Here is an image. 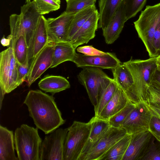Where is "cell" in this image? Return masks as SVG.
I'll list each match as a JSON object with an SVG mask.
<instances>
[{
  "label": "cell",
  "mask_w": 160,
  "mask_h": 160,
  "mask_svg": "<svg viewBox=\"0 0 160 160\" xmlns=\"http://www.w3.org/2000/svg\"><path fill=\"white\" fill-rule=\"evenodd\" d=\"M52 95L40 90H31L23 103L28 108L29 116L36 127L48 134L65 122Z\"/></svg>",
  "instance_id": "obj_1"
},
{
  "label": "cell",
  "mask_w": 160,
  "mask_h": 160,
  "mask_svg": "<svg viewBox=\"0 0 160 160\" xmlns=\"http://www.w3.org/2000/svg\"><path fill=\"white\" fill-rule=\"evenodd\" d=\"M157 57L146 60L130 59L123 63L130 71L133 77L132 86L125 92L129 100L134 104L147 103L148 88L157 70Z\"/></svg>",
  "instance_id": "obj_2"
},
{
  "label": "cell",
  "mask_w": 160,
  "mask_h": 160,
  "mask_svg": "<svg viewBox=\"0 0 160 160\" xmlns=\"http://www.w3.org/2000/svg\"><path fill=\"white\" fill-rule=\"evenodd\" d=\"M14 139L18 160H40L42 140L37 128L21 125L15 130Z\"/></svg>",
  "instance_id": "obj_3"
},
{
  "label": "cell",
  "mask_w": 160,
  "mask_h": 160,
  "mask_svg": "<svg viewBox=\"0 0 160 160\" xmlns=\"http://www.w3.org/2000/svg\"><path fill=\"white\" fill-rule=\"evenodd\" d=\"M82 68L78 75V78L85 88L95 110L102 95L112 79L101 68L91 67Z\"/></svg>",
  "instance_id": "obj_4"
},
{
  "label": "cell",
  "mask_w": 160,
  "mask_h": 160,
  "mask_svg": "<svg viewBox=\"0 0 160 160\" xmlns=\"http://www.w3.org/2000/svg\"><path fill=\"white\" fill-rule=\"evenodd\" d=\"M160 22V2L153 6H147L138 19L134 22L139 37L143 42L150 58L155 57L152 39Z\"/></svg>",
  "instance_id": "obj_5"
},
{
  "label": "cell",
  "mask_w": 160,
  "mask_h": 160,
  "mask_svg": "<svg viewBox=\"0 0 160 160\" xmlns=\"http://www.w3.org/2000/svg\"><path fill=\"white\" fill-rule=\"evenodd\" d=\"M68 128L64 145L63 160H78L88 138L91 122L74 121Z\"/></svg>",
  "instance_id": "obj_6"
},
{
  "label": "cell",
  "mask_w": 160,
  "mask_h": 160,
  "mask_svg": "<svg viewBox=\"0 0 160 160\" xmlns=\"http://www.w3.org/2000/svg\"><path fill=\"white\" fill-rule=\"evenodd\" d=\"M18 63L13 47L10 44L0 53V87L8 93L18 86L17 82Z\"/></svg>",
  "instance_id": "obj_7"
},
{
  "label": "cell",
  "mask_w": 160,
  "mask_h": 160,
  "mask_svg": "<svg viewBox=\"0 0 160 160\" xmlns=\"http://www.w3.org/2000/svg\"><path fill=\"white\" fill-rule=\"evenodd\" d=\"M26 2L21 8V19L15 28L13 34L15 38L23 36L29 47L41 15L37 11L33 1Z\"/></svg>",
  "instance_id": "obj_8"
},
{
  "label": "cell",
  "mask_w": 160,
  "mask_h": 160,
  "mask_svg": "<svg viewBox=\"0 0 160 160\" xmlns=\"http://www.w3.org/2000/svg\"><path fill=\"white\" fill-rule=\"evenodd\" d=\"M68 128H57L46 135L41 144L40 160H63L65 140Z\"/></svg>",
  "instance_id": "obj_9"
},
{
  "label": "cell",
  "mask_w": 160,
  "mask_h": 160,
  "mask_svg": "<svg viewBox=\"0 0 160 160\" xmlns=\"http://www.w3.org/2000/svg\"><path fill=\"white\" fill-rule=\"evenodd\" d=\"M152 115L147 104L142 102L135 104L123 122L121 128L129 134L148 130Z\"/></svg>",
  "instance_id": "obj_10"
},
{
  "label": "cell",
  "mask_w": 160,
  "mask_h": 160,
  "mask_svg": "<svg viewBox=\"0 0 160 160\" xmlns=\"http://www.w3.org/2000/svg\"><path fill=\"white\" fill-rule=\"evenodd\" d=\"M76 13L65 11L56 18L47 19L49 42L55 43L68 42V36L71 23Z\"/></svg>",
  "instance_id": "obj_11"
},
{
  "label": "cell",
  "mask_w": 160,
  "mask_h": 160,
  "mask_svg": "<svg viewBox=\"0 0 160 160\" xmlns=\"http://www.w3.org/2000/svg\"><path fill=\"white\" fill-rule=\"evenodd\" d=\"M54 44L55 43L49 41L31 63L27 77L28 87L47 69L50 68L52 62Z\"/></svg>",
  "instance_id": "obj_12"
},
{
  "label": "cell",
  "mask_w": 160,
  "mask_h": 160,
  "mask_svg": "<svg viewBox=\"0 0 160 160\" xmlns=\"http://www.w3.org/2000/svg\"><path fill=\"white\" fill-rule=\"evenodd\" d=\"M72 62L78 68L91 67L110 69L121 63L115 54L109 52L104 55L94 56L76 52Z\"/></svg>",
  "instance_id": "obj_13"
},
{
  "label": "cell",
  "mask_w": 160,
  "mask_h": 160,
  "mask_svg": "<svg viewBox=\"0 0 160 160\" xmlns=\"http://www.w3.org/2000/svg\"><path fill=\"white\" fill-rule=\"evenodd\" d=\"M131 135L130 143L122 160H142L154 137L149 130Z\"/></svg>",
  "instance_id": "obj_14"
},
{
  "label": "cell",
  "mask_w": 160,
  "mask_h": 160,
  "mask_svg": "<svg viewBox=\"0 0 160 160\" xmlns=\"http://www.w3.org/2000/svg\"><path fill=\"white\" fill-rule=\"evenodd\" d=\"M127 134L122 128L111 127L90 151L84 160H98L113 145Z\"/></svg>",
  "instance_id": "obj_15"
},
{
  "label": "cell",
  "mask_w": 160,
  "mask_h": 160,
  "mask_svg": "<svg viewBox=\"0 0 160 160\" xmlns=\"http://www.w3.org/2000/svg\"><path fill=\"white\" fill-rule=\"evenodd\" d=\"M49 42L47 19L41 15L28 47V62L30 66Z\"/></svg>",
  "instance_id": "obj_16"
},
{
  "label": "cell",
  "mask_w": 160,
  "mask_h": 160,
  "mask_svg": "<svg viewBox=\"0 0 160 160\" xmlns=\"http://www.w3.org/2000/svg\"><path fill=\"white\" fill-rule=\"evenodd\" d=\"M100 15L97 10L89 18L69 41L76 49L80 45L87 44L95 36L98 28Z\"/></svg>",
  "instance_id": "obj_17"
},
{
  "label": "cell",
  "mask_w": 160,
  "mask_h": 160,
  "mask_svg": "<svg viewBox=\"0 0 160 160\" xmlns=\"http://www.w3.org/2000/svg\"><path fill=\"white\" fill-rule=\"evenodd\" d=\"M91 124L90 133L78 160H84L89 152L111 127L108 120L95 116L89 121Z\"/></svg>",
  "instance_id": "obj_18"
},
{
  "label": "cell",
  "mask_w": 160,
  "mask_h": 160,
  "mask_svg": "<svg viewBox=\"0 0 160 160\" xmlns=\"http://www.w3.org/2000/svg\"><path fill=\"white\" fill-rule=\"evenodd\" d=\"M127 21L122 2L107 27L102 30L103 35L107 44L113 43L119 38Z\"/></svg>",
  "instance_id": "obj_19"
},
{
  "label": "cell",
  "mask_w": 160,
  "mask_h": 160,
  "mask_svg": "<svg viewBox=\"0 0 160 160\" xmlns=\"http://www.w3.org/2000/svg\"><path fill=\"white\" fill-rule=\"evenodd\" d=\"M129 101L125 92L118 86L112 98L96 117L108 120L110 118L123 108Z\"/></svg>",
  "instance_id": "obj_20"
},
{
  "label": "cell",
  "mask_w": 160,
  "mask_h": 160,
  "mask_svg": "<svg viewBox=\"0 0 160 160\" xmlns=\"http://www.w3.org/2000/svg\"><path fill=\"white\" fill-rule=\"evenodd\" d=\"M14 135L12 131L0 126V160H18L15 153Z\"/></svg>",
  "instance_id": "obj_21"
},
{
  "label": "cell",
  "mask_w": 160,
  "mask_h": 160,
  "mask_svg": "<svg viewBox=\"0 0 160 160\" xmlns=\"http://www.w3.org/2000/svg\"><path fill=\"white\" fill-rule=\"evenodd\" d=\"M39 88L53 95L55 94L64 90L70 87L68 81L65 78L60 76L47 75L39 82Z\"/></svg>",
  "instance_id": "obj_22"
},
{
  "label": "cell",
  "mask_w": 160,
  "mask_h": 160,
  "mask_svg": "<svg viewBox=\"0 0 160 160\" xmlns=\"http://www.w3.org/2000/svg\"><path fill=\"white\" fill-rule=\"evenodd\" d=\"M122 0H99L100 17L98 28L103 30L107 27Z\"/></svg>",
  "instance_id": "obj_23"
},
{
  "label": "cell",
  "mask_w": 160,
  "mask_h": 160,
  "mask_svg": "<svg viewBox=\"0 0 160 160\" xmlns=\"http://www.w3.org/2000/svg\"><path fill=\"white\" fill-rule=\"evenodd\" d=\"M76 52L75 49L69 42H61L55 43L52 62L50 68L56 67L66 61L72 62Z\"/></svg>",
  "instance_id": "obj_24"
},
{
  "label": "cell",
  "mask_w": 160,
  "mask_h": 160,
  "mask_svg": "<svg viewBox=\"0 0 160 160\" xmlns=\"http://www.w3.org/2000/svg\"><path fill=\"white\" fill-rule=\"evenodd\" d=\"M131 134H127L98 160H122L130 143Z\"/></svg>",
  "instance_id": "obj_25"
},
{
  "label": "cell",
  "mask_w": 160,
  "mask_h": 160,
  "mask_svg": "<svg viewBox=\"0 0 160 160\" xmlns=\"http://www.w3.org/2000/svg\"><path fill=\"white\" fill-rule=\"evenodd\" d=\"M111 70L113 80L126 92L133 83L130 71L123 63Z\"/></svg>",
  "instance_id": "obj_26"
},
{
  "label": "cell",
  "mask_w": 160,
  "mask_h": 160,
  "mask_svg": "<svg viewBox=\"0 0 160 160\" xmlns=\"http://www.w3.org/2000/svg\"><path fill=\"white\" fill-rule=\"evenodd\" d=\"M97 9L95 4L76 13L71 23L68 36L69 42L89 18Z\"/></svg>",
  "instance_id": "obj_27"
},
{
  "label": "cell",
  "mask_w": 160,
  "mask_h": 160,
  "mask_svg": "<svg viewBox=\"0 0 160 160\" xmlns=\"http://www.w3.org/2000/svg\"><path fill=\"white\" fill-rule=\"evenodd\" d=\"M15 58L18 64L22 65H29L28 62V47L25 37L21 35L11 41Z\"/></svg>",
  "instance_id": "obj_28"
},
{
  "label": "cell",
  "mask_w": 160,
  "mask_h": 160,
  "mask_svg": "<svg viewBox=\"0 0 160 160\" xmlns=\"http://www.w3.org/2000/svg\"><path fill=\"white\" fill-rule=\"evenodd\" d=\"M118 85L112 79L107 88L102 95L96 109L94 110L95 117H97L105 106L112 98Z\"/></svg>",
  "instance_id": "obj_29"
},
{
  "label": "cell",
  "mask_w": 160,
  "mask_h": 160,
  "mask_svg": "<svg viewBox=\"0 0 160 160\" xmlns=\"http://www.w3.org/2000/svg\"><path fill=\"white\" fill-rule=\"evenodd\" d=\"M36 8L41 15L59 9L60 0H33Z\"/></svg>",
  "instance_id": "obj_30"
},
{
  "label": "cell",
  "mask_w": 160,
  "mask_h": 160,
  "mask_svg": "<svg viewBox=\"0 0 160 160\" xmlns=\"http://www.w3.org/2000/svg\"><path fill=\"white\" fill-rule=\"evenodd\" d=\"M135 106V104L129 100L127 104L123 108L108 120L111 126L115 128H121L123 122L129 114L134 108Z\"/></svg>",
  "instance_id": "obj_31"
},
{
  "label": "cell",
  "mask_w": 160,
  "mask_h": 160,
  "mask_svg": "<svg viewBox=\"0 0 160 160\" xmlns=\"http://www.w3.org/2000/svg\"><path fill=\"white\" fill-rule=\"evenodd\" d=\"M147 0H123L127 20L135 16L142 10Z\"/></svg>",
  "instance_id": "obj_32"
},
{
  "label": "cell",
  "mask_w": 160,
  "mask_h": 160,
  "mask_svg": "<svg viewBox=\"0 0 160 160\" xmlns=\"http://www.w3.org/2000/svg\"><path fill=\"white\" fill-rule=\"evenodd\" d=\"M97 0H69L67 2V12L76 13L79 11L95 4Z\"/></svg>",
  "instance_id": "obj_33"
},
{
  "label": "cell",
  "mask_w": 160,
  "mask_h": 160,
  "mask_svg": "<svg viewBox=\"0 0 160 160\" xmlns=\"http://www.w3.org/2000/svg\"><path fill=\"white\" fill-rule=\"evenodd\" d=\"M147 103L148 105L160 106V85L154 81L148 88Z\"/></svg>",
  "instance_id": "obj_34"
},
{
  "label": "cell",
  "mask_w": 160,
  "mask_h": 160,
  "mask_svg": "<svg viewBox=\"0 0 160 160\" xmlns=\"http://www.w3.org/2000/svg\"><path fill=\"white\" fill-rule=\"evenodd\" d=\"M154 138L142 160H160V142H155Z\"/></svg>",
  "instance_id": "obj_35"
},
{
  "label": "cell",
  "mask_w": 160,
  "mask_h": 160,
  "mask_svg": "<svg viewBox=\"0 0 160 160\" xmlns=\"http://www.w3.org/2000/svg\"><path fill=\"white\" fill-rule=\"evenodd\" d=\"M148 130L157 141L160 142V119L152 114L149 123Z\"/></svg>",
  "instance_id": "obj_36"
},
{
  "label": "cell",
  "mask_w": 160,
  "mask_h": 160,
  "mask_svg": "<svg viewBox=\"0 0 160 160\" xmlns=\"http://www.w3.org/2000/svg\"><path fill=\"white\" fill-rule=\"evenodd\" d=\"M76 49L77 52L89 56L104 55L107 52L98 50L92 45L79 47Z\"/></svg>",
  "instance_id": "obj_37"
},
{
  "label": "cell",
  "mask_w": 160,
  "mask_h": 160,
  "mask_svg": "<svg viewBox=\"0 0 160 160\" xmlns=\"http://www.w3.org/2000/svg\"><path fill=\"white\" fill-rule=\"evenodd\" d=\"M152 45L155 57L160 56V22L154 33Z\"/></svg>",
  "instance_id": "obj_38"
},
{
  "label": "cell",
  "mask_w": 160,
  "mask_h": 160,
  "mask_svg": "<svg viewBox=\"0 0 160 160\" xmlns=\"http://www.w3.org/2000/svg\"><path fill=\"white\" fill-rule=\"evenodd\" d=\"M17 82L18 86L22 84L27 78L30 69L29 65H22L18 64Z\"/></svg>",
  "instance_id": "obj_39"
},
{
  "label": "cell",
  "mask_w": 160,
  "mask_h": 160,
  "mask_svg": "<svg viewBox=\"0 0 160 160\" xmlns=\"http://www.w3.org/2000/svg\"><path fill=\"white\" fill-rule=\"evenodd\" d=\"M148 106L152 114L160 119V106L151 105Z\"/></svg>",
  "instance_id": "obj_40"
},
{
  "label": "cell",
  "mask_w": 160,
  "mask_h": 160,
  "mask_svg": "<svg viewBox=\"0 0 160 160\" xmlns=\"http://www.w3.org/2000/svg\"><path fill=\"white\" fill-rule=\"evenodd\" d=\"M12 38V37L10 34L8 35L6 38L3 37L1 40V44L4 47L10 46Z\"/></svg>",
  "instance_id": "obj_41"
},
{
  "label": "cell",
  "mask_w": 160,
  "mask_h": 160,
  "mask_svg": "<svg viewBox=\"0 0 160 160\" xmlns=\"http://www.w3.org/2000/svg\"><path fill=\"white\" fill-rule=\"evenodd\" d=\"M152 81L155 82L160 85V71L156 70Z\"/></svg>",
  "instance_id": "obj_42"
},
{
  "label": "cell",
  "mask_w": 160,
  "mask_h": 160,
  "mask_svg": "<svg viewBox=\"0 0 160 160\" xmlns=\"http://www.w3.org/2000/svg\"><path fill=\"white\" fill-rule=\"evenodd\" d=\"M156 64L157 66V69L160 71V56L157 57Z\"/></svg>",
  "instance_id": "obj_43"
},
{
  "label": "cell",
  "mask_w": 160,
  "mask_h": 160,
  "mask_svg": "<svg viewBox=\"0 0 160 160\" xmlns=\"http://www.w3.org/2000/svg\"><path fill=\"white\" fill-rule=\"evenodd\" d=\"M26 1H30V0H26Z\"/></svg>",
  "instance_id": "obj_44"
},
{
  "label": "cell",
  "mask_w": 160,
  "mask_h": 160,
  "mask_svg": "<svg viewBox=\"0 0 160 160\" xmlns=\"http://www.w3.org/2000/svg\"><path fill=\"white\" fill-rule=\"evenodd\" d=\"M68 0H66V2L68 1Z\"/></svg>",
  "instance_id": "obj_45"
}]
</instances>
